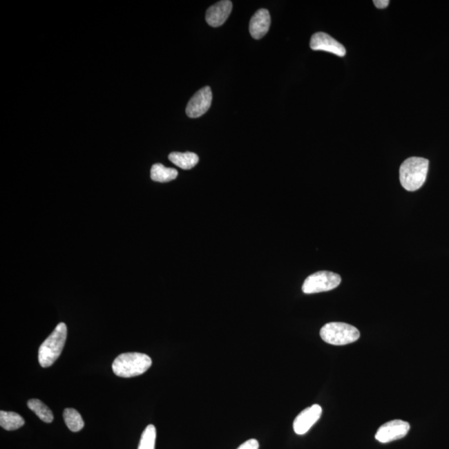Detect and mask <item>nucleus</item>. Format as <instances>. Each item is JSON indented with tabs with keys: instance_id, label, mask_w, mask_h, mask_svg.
Instances as JSON below:
<instances>
[{
	"instance_id": "a211bd4d",
	"label": "nucleus",
	"mask_w": 449,
	"mask_h": 449,
	"mask_svg": "<svg viewBox=\"0 0 449 449\" xmlns=\"http://www.w3.org/2000/svg\"><path fill=\"white\" fill-rule=\"evenodd\" d=\"M238 449H259V442L254 439L247 440V442L240 445Z\"/></svg>"
},
{
	"instance_id": "1a4fd4ad",
	"label": "nucleus",
	"mask_w": 449,
	"mask_h": 449,
	"mask_svg": "<svg viewBox=\"0 0 449 449\" xmlns=\"http://www.w3.org/2000/svg\"><path fill=\"white\" fill-rule=\"evenodd\" d=\"M321 414L322 408L318 404H314L312 407L307 408L302 411L294 421V431L299 435L306 434L320 419Z\"/></svg>"
},
{
	"instance_id": "39448f33",
	"label": "nucleus",
	"mask_w": 449,
	"mask_h": 449,
	"mask_svg": "<svg viewBox=\"0 0 449 449\" xmlns=\"http://www.w3.org/2000/svg\"><path fill=\"white\" fill-rule=\"evenodd\" d=\"M341 283V277L336 273L319 271L310 275L304 281L302 291L305 294H316L332 291Z\"/></svg>"
},
{
	"instance_id": "6e6552de",
	"label": "nucleus",
	"mask_w": 449,
	"mask_h": 449,
	"mask_svg": "<svg viewBox=\"0 0 449 449\" xmlns=\"http://www.w3.org/2000/svg\"><path fill=\"white\" fill-rule=\"evenodd\" d=\"M309 46L314 51L329 52L338 57H344L346 55L345 48L325 32L314 34L310 39Z\"/></svg>"
},
{
	"instance_id": "9b49d317",
	"label": "nucleus",
	"mask_w": 449,
	"mask_h": 449,
	"mask_svg": "<svg viewBox=\"0 0 449 449\" xmlns=\"http://www.w3.org/2000/svg\"><path fill=\"white\" fill-rule=\"evenodd\" d=\"M271 15L269 11L265 9H260L256 12L252 16L249 26V30L253 39H260L267 34L269 26H271Z\"/></svg>"
},
{
	"instance_id": "2eb2a0df",
	"label": "nucleus",
	"mask_w": 449,
	"mask_h": 449,
	"mask_svg": "<svg viewBox=\"0 0 449 449\" xmlns=\"http://www.w3.org/2000/svg\"><path fill=\"white\" fill-rule=\"evenodd\" d=\"M28 407L32 412H35V414L42 421L50 423L54 420V414H52V411L42 401H40L39 399H35L28 400Z\"/></svg>"
},
{
	"instance_id": "f03ea898",
	"label": "nucleus",
	"mask_w": 449,
	"mask_h": 449,
	"mask_svg": "<svg viewBox=\"0 0 449 449\" xmlns=\"http://www.w3.org/2000/svg\"><path fill=\"white\" fill-rule=\"evenodd\" d=\"M153 361L148 354L125 353L118 355L113 364V373L122 378H132L144 374Z\"/></svg>"
},
{
	"instance_id": "9d476101",
	"label": "nucleus",
	"mask_w": 449,
	"mask_h": 449,
	"mask_svg": "<svg viewBox=\"0 0 449 449\" xmlns=\"http://www.w3.org/2000/svg\"><path fill=\"white\" fill-rule=\"evenodd\" d=\"M232 3L229 0H222L211 6L207 10L206 20L211 27L222 26L231 13Z\"/></svg>"
},
{
	"instance_id": "dca6fc26",
	"label": "nucleus",
	"mask_w": 449,
	"mask_h": 449,
	"mask_svg": "<svg viewBox=\"0 0 449 449\" xmlns=\"http://www.w3.org/2000/svg\"><path fill=\"white\" fill-rule=\"evenodd\" d=\"M64 419L67 427L73 432H79L84 427V421L81 414L70 408L64 411Z\"/></svg>"
},
{
	"instance_id": "7ed1b4c3",
	"label": "nucleus",
	"mask_w": 449,
	"mask_h": 449,
	"mask_svg": "<svg viewBox=\"0 0 449 449\" xmlns=\"http://www.w3.org/2000/svg\"><path fill=\"white\" fill-rule=\"evenodd\" d=\"M67 334L66 325L60 323L41 345L39 350V362L43 368L52 366L59 359L66 342Z\"/></svg>"
},
{
	"instance_id": "4468645a",
	"label": "nucleus",
	"mask_w": 449,
	"mask_h": 449,
	"mask_svg": "<svg viewBox=\"0 0 449 449\" xmlns=\"http://www.w3.org/2000/svg\"><path fill=\"white\" fill-rule=\"evenodd\" d=\"M24 419L15 412H0V426L7 431L17 430L23 426Z\"/></svg>"
},
{
	"instance_id": "f8f14e48",
	"label": "nucleus",
	"mask_w": 449,
	"mask_h": 449,
	"mask_svg": "<svg viewBox=\"0 0 449 449\" xmlns=\"http://www.w3.org/2000/svg\"><path fill=\"white\" fill-rule=\"evenodd\" d=\"M169 160L183 170H190L198 165L199 157L193 153H171Z\"/></svg>"
},
{
	"instance_id": "20e7f679",
	"label": "nucleus",
	"mask_w": 449,
	"mask_h": 449,
	"mask_svg": "<svg viewBox=\"0 0 449 449\" xmlns=\"http://www.w3.org/2000/svg\"><path fill=\"white\" fill-rule=\"evenodd\" d=\"M321 337L325 342L333 345H345L357 341L361 333L354 326L341 322H332L321 329Z\"/></svg>"
},
{
	"instance_id": "ddd939ff",
	"label": "nucleus",
	"mask_w": 449,
	"mask_h": 449,
	"mask_svg": "<svg viewBox=\"0 0 449 449\" xmlns=\"http://www.w3.org/2000/svg\"><path fill=\"white\" fill-rule=\"evenodd\" d=\"M178 171L175 169H169L157 163L151 169V178L153 181L157 182H169L178 178Z\"/></svg>"
},
{
	"instance_id": "6ab92c4d",
	"label": "nucleus",
	"mask_w": 449,
	"mask_h": 449,
	"mask_svg": "<svg viewBox=\"0 0 449 449\" xmlns=\"http://www.w3.org/2000/svg\"><path fill=\"white\" fill-rule=\"evenodd\" d=\"M374 6L378 8V9H385L388 6H389V0H374Z\"/></svg>"
},
{
	"instance_id": "f3484780",
	"label": "nucleus",
	"mask_w": 449,
	"mask_h": 449,
	"mask_svg": "<svg viewBox=\"0 0 449 449\" xmlns=\"http://www.w3.org/2000/svg\"><path fill=\"white\" fill-rule=\"evenodd\" d=\"M157 439V430L153 424L145 428L141 436L137 449H155Z\"/></svg>"
},
{
	"instance_id": "0eeeda50",
	"label": "nucleus",
	"mask_w": 449,
	"mask_h": 449,
	"mask_svg": "<svg viewBox=\"0 0 449 449\" xmlns=\"http://www.w3.org/2000/svg\"><path fill=\"white\" fill-rule=\"evenodd\" d=\"M212 92L210 87L200 89L195 93L187 106V115L191 118L202 117L211 108Z\"/></svg>"
},
{
	"instance_id": "423d86ee",
	"label": "nucleus",
	"mask_w": 449,
	"mask_h": 449,
	"mask_svg": "<svg viewBox=\"0 0 449 449\" xmlns=\"http://www.w3.org/2000/svg\"><path fill=\"white\" fill-rule=\"evenodd\" d=\"M410 430V423L403 420L396 419L388 422L379 428L375 439L379 442L387 443L401 439Z\"/></svg>"
},
{
	"instance_id": "f257e3e1",
	"label": "nucleus",
	"mask_w": 449,
	"mask_h": 449,
	"mask_svg": "<svg viewBox=\"0 0 449 449\" xmlns=\"http://www.w3.org/2000/svg\"><path fill=\"white\" fill-rule=\"evenodd\" d=\"M430 162L423 157H412L402 163L399 169L400 182L404 189L415 191L426 181Z\"/></svg>"
}]
</instances>
